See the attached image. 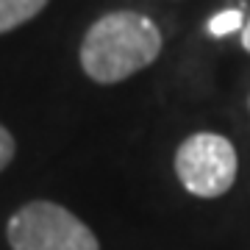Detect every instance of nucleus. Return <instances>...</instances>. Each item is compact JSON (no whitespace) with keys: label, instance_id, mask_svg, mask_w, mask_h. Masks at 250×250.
<instances>
[{"label":"nucleus","instance_id":"obj_5","mask_svg":"<svg viewBox=\"0 0 250 250\" xmlns=\"http://www.w3.org/2000/svg\"><path fill=\"white\" fill-rule=\"evenodd\" d=\"M208 34L211 36H228L233 31H242L245 28V17H242L239 9H228V11H220L214 17L208 20Z\"/></svg>","mask_w":250,"mask_h":250},{"label":"nucleus","instance_id":"obj_6","mask_svg":"<svg viewBox=\"0 0 250 250\" xmlns=\"http://www.w3.org/2000/svg\"><path fill=\"white\" fill-rule=\"evenodd\" d=\"M11 159H14V136L0 125V172L11 164Z\"/></svg>","mask_w":250,"mask_h":250},{"label":"nucleus","instance_id":"obj_1","mask_svg":"<svg viewBox=\"0 0 250 250\" xmlns=\"http://www.w3.org/2000/svg\"><path fill=\"white\" fill-rule=\"evenodd\" d=\"M161 53V31L139 11H111L86 31L81 67L95 83H120L150 67Z\"/></svg>","mask_w":250,"mask_h":250},{"label":"nucleus","instance_id":"obj_4","mask_svg":"<svg viewBox=\"0 0 250 250\" xmlns=\"http://www.w3.org/2000/svg\"><path fill=\"white\" fill-rule=\"evenodd\" d=\"M50 0H0V34L14 31L34 20Z\"/></svg>","mask_w":250,"mask_h":250},{"label":"nucleus","instance_id":"obj_7","mask_svg":"<svg viewBox=\"0 0 250 250\" xmlns=\"http://www.w3.org/2000/svg\"><path fill=\"white\" fill-rule=\"evenodd\" d=\"M239 42H242V47L250 53V17L245 20V28H242V36H239Z\"/></svg>","mask_w":250,"mask_h":250},{"label":"nucleus","instance_id":"obj_2","mask_svg":"<svg viewBox=\"0 0 250 250\" xmlns=\"http://www.w3.org/2000/svg\"><path fill=\"white\" fill-rule=\"evenodd\" d=\"M6 236L11 250H100L86 223L50 200H34L14 211Z\"/></svg>","mask_w":250,"mask_h":250},{"label":"nucleus","instance_id":"obj_3","mask_svg":"<svg viewBox=\"0 0 250 250\" xmlns=\"http://www.w3.org/2000/svg\"><path fill=\"white\" fill-rule=\"evenodd\" d=\"M239 172V159L231 139L220 134H192L175 150V175L189 195L195 197H223L233 187Z\"/></svg>","mask_w":250,"mask_h":250}]
</instances>
